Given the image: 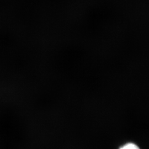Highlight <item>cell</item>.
Segmentation results:
<instances>
[{"label": "cell", "instance_id": "obj_1", "mask_svg": "<svg viewBox=\"0 0 149 149\" xmlns=\"http://www.w3.org/2000/svg\"><path fill=\"white\" fill-rule=\"evenodd\" d=\"M120 149H140L139 148L138 146L135 144H126Z\"/></svg>", "mask_w": 149, "mask_h": 149}]
</instances>
